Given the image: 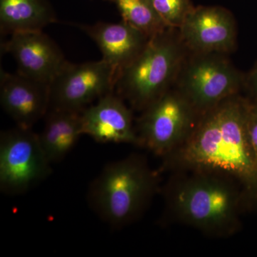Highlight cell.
Masks as SVG:
<instances>
[{
    "mask_svg": "<svg viewBox=\"0 0 257 257\" xmlns=\"http://www.w3.org/2000/svg\"><path fill=\"white\" fill-rule=\"evenodd\" d=\"M52 164L32 128L5 130L0 135V189L10 195L28 192L47 178Z\"/></svg>",
    "mask_w": 257,
    "mask_h": 257,
    "instance_id": "obj_7",
    "label": "cell"
},
{
    "mask_svg": "<svg viewBox=\"0 0 257 257\" xmlns=\"http://www.w3.org/2000/svg\"><path fill=\"white\" fill-rule=\"evenodd\" d=\"M57 23L46 0H0V28L3 34L41 31Z\"/></svg>",
    "mask_w": 257,
    "mask_h": 257,
    "instance_id": "obj_15",
    "label": "cell"
},
{
    "mask_svg": "<svg viewBox=\"0 0 257 257\" xmlns=\"http://www.w3.org/2000/svg\"><path fill=\"white\" fill-rule=\"evenodd\" d=\"M157 176L143 155L133 154L107 164L87 191L89 207L115 229L137 220L157 189Z\"/></svg>",
    "mask_w": 257,
    "mask_h": 257,
    "instance_id": "obj_3",
    "label": "cell"
},
{
    "mask_svg": "<svg viewBox=\"0 0 257 257\" xmlns=\"http://www.w3.org/2000/svg\"><path fill=\"white\" fill-rule=\"evenodd\" d=\"M82 130L101 144L140 146L133 111L115 92L106 94L82 112Z\"/></svg>",
    "mask_w": 257,
    "mask_h": 257,
    "instance_id": "obj_11",
    "label": "cell"
},
{
    "mask_svg": "<svg viewBox=\"0 0 257 257\" xmlns=\"http://www.w3.org/2000/svg\"><path fill=\"white\" fill-rule=\"evenodd\" d=\"M247 98V128L250 141L257 156V102Z\"/></svg>",
    "mask_w": 257,
    "mask_h": 257,
    "instance_id": "obj_18",
    "label": "cell"
},
{
    "mask_svg": "<svg viewBox=\"0 0 257 257\" xmlns=\"http://www.w3.org/2000/svg\"><path fill=\"white\" fill-rule=\"evenodd\" d=\"M142 112L136 123L140 145L164 158L185 143L200 116L175 87Z\"/></svg>",
    "mask_w": 257,
    "mask_h": 257,
    "instance_id": "obj_6",
    "label": "cell"
},
{
    "mask_svg": "<svg viewBox=\"0 0 257 257\" xmlns=\"http://www.w3.org/2000/svg\"><path fill=\"white\" fill-rule=\"evenodd\" d=\"M243 89L248 93L247 97L257 102V62L250 72L245 74Z\"/></svg>",
    "mask_w": 257,
    "mask_h": 257,
    "instance_id": "obj_19",
    "label": "cell"
},
{
    "mask_svg": "<svg viewBox=\"0 0 257 257\" xmlns=\"http://www.w3.org/2000/svg\"><path fill=\"white\" fill-rule=\"evenodd\" d=\"M189 50L179 29L167 28L152 37L144 50L119 71L114 92L143 111L175 86Z\"/></svg>",
    "mask_w": 257,
    "mask_h": 257,
    "instance_id": "obj_4",
    "label": "cell"
},
{
    "mask_svg": "<svg viewBox=\"0 0 257 257\" xmlns=\"http://www.w3.org/2000/svg\"><path fill=\"white\" fill-rule=\"evenodd\" d=\"M168 28L179 29L194 9L191 0H149Z\"/></svg>",
    "mask_w": 257,
    "mask_h": 257,
    "instance_id": "obj_17",
    "label": "cell"
},
{
    "mask_svg": "<svg viewBox=\"0 0 257 257\" xmlns=\"http://www.w3.org/2000/svg\"><path fill=\"white\" fill-rule=\"evenodd\" d=\"M0 101L16 126L32 128L50 109V85L2 70Z\"/></svg>",
    "mask_w": 257,
    "mask_h": 257,
    "instance_id": "obj_12",
    "label": "cell"
},
{
    "mask_svg": "<svg viewBox=\"0 0 257 257\" xmlns=\"http://www.w3.org/2000/svg\"><path fill=\"white\" fill-rule=\"evenodd\" d=\"M117 74L102 59L82 64L67 62L50 83V109L82 112L94 101L114 92Z\"/></svg>",
    "mask_w": 257,
    "mask_h": 257,
    "instance_id": "obj_8",
    "label": "cell"
},
{
    "mask_svg": "<svg viewBox=\"0 0 257 257\" xmlns=\"http://www.w3.org/2000/svg\"><path fill=\"white\" fill-rule=\"evenodd\" d=\"M226 54L188 52L175 86L199 116L227 98L240 94L245 74Z\"/></svg>",
    "mask_w": 257,
    "mask_h": 257,
    "instance_id": "obj_5",
    "label": "cell"
},
{
    "mask_svg": "<svg viewBox=\"0 0 257 257\" xmlns=\"http://www.w3.org/2000/svg\"><path fill=\"white\" fill-rule=\"evenodd\" d=\"M179 31L182 42L191 52L229 55L236 48L234 16L222 7H194Z\"/></svg>",
    "mask_w": 257,
    "mask_h": 257,
    "instance_id": "obj_9",
    "label": "cell"
},
{
    "mask_svg": "<svg viewBox=\"0 0 257 257\" xmlns=\"http://www.w3.org/2000/svg\"><path fill=\"white\" fill-rule=\"evenodd\" d=\"M2 49L14 57L18 73L49 85L68 62L42 30L13 34Z\"/></svg>",
    "mask_w": 257,
    "mask_h": 257,
    "instance_id": "obj_10",
    "label": "cell"
},
{
    "mask_svg": "<svg viewBox=\"0 0 257 257\" xmlns=\"http://www.w3.org/2000/svg\"><path fill=\"white\" fill-rule=\"evenodd\" d=\"M108 1H111V2H113V3H114V0H108Z\"/></svg>",
    "mask_w": 257,
    "mask_h": 257,
    "instance_id": "obj_20",
    "label": "cell"
},
{
    "mask_svg": "<svg viewBox=\"0 0 257 257\" xmlns=\"http://www.w3.org/2000/svg\"><path fill=\"white\" fill-rule=\"evenodd\" d=\"M45 119L39 140L47 159L54 165L64 160L84 135L82 112L50 109Z\"/></svg>",
    "mask_w": 257,
    "mask_h": 257,
    "instance_id": "obj_14",
    "label": "cell"
},
{
    "mask_svg": "<svg viewBox=\"0 0 257 257\" xmlns=\"http://www.w3.org/2000/svg\"><path fill=\"white\" fill-rule=\"evenodd\" d=\"M80 28L97 45L102 60L112 66L118 73L141 53L150 40L124 21L82 25Z\"/></svg>",
    "mask_w": 257,
    "mask_h": 257,
    "instance_id": "obj_13",
    "label": "cell"
},
{
    "mask_svg": "<svg viewBox=\"0 0 257 257\" xmlns=\"http://www.w3.org/2000/svg\"><path fill=\"white\" fill-rule=\"evenodd\" d=\"M169 168L209 171L227 176L257 207V156L247 128V98L238 94L201 115L178 150L165 157Z\"/></svg>",
    "mask_w": 257,
    "mask_h": 257,
    "instance_id": "obj_1",
    "label": "cell"
},
{
    "mask_svg": "<svg viewBox=\"0 0 257 257\" xmlns=\"http://www.w3.org/2000/svg\"><path fill=\"white\" fill-rule=\"evenodd\" d=\"M114 3L122 21L138 29L150 39L169 28L149 0H114Z\"/></svg>",
    "mask_w": 257,
    "mask_h": 257,
    "instance_id": "obj_16",
    "label": "cell"
},
{
    "mask_svg": "<svg viewBox=\"0 0 257 257\" xmlns=\"http://www.w3.org/2000/svg\"><path fill=\"white\" fill-rule=\"evenodd\" d=\"M167 191V205L174 216L207 234L228 236L239 226L242 190L234 179L217 172L192 171Z\"/></svg>",
    "mask_w": 257,
    "mask_h": 257,
    "instance_id": "obj_2",
    "label": "cell"
}]
</instances>
